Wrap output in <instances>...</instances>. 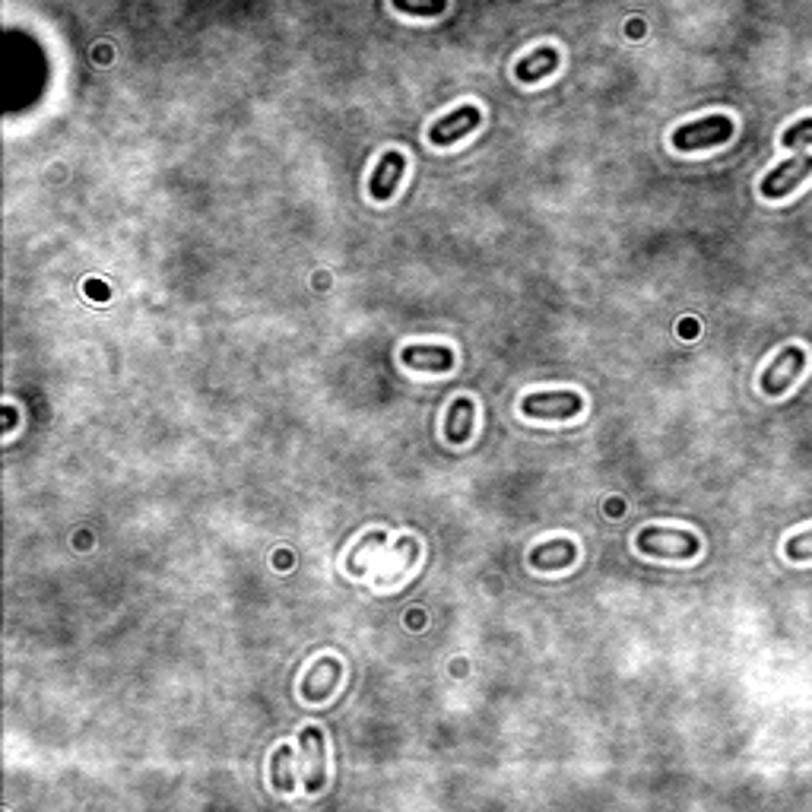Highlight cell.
<instances>
[{"mask_svg": "<svg viewBox=\"0 0 812 812\" xmlns=\"http://www.w3.org/2000/svg\"><path fill=\"white\" fill-rule=\"evenodd\" d=\"M556 70H559V51L556 48H537L530 58L518 61V67H514V77H518L521 83H540Z\"/></svg>", "mask_w": 812, "mask_h": 812, "instance_id": "7c38bea8", "label": "cell"}, {"mask_svg": "<svg viewBox=\"0 0 812 812\" xmlns=\"http://www.w3.org/2000/svg\"><path fill=\"white\" fill-rule=\"evenodd\" d=\"M86 292H89V299H96V302H99V299H102V302L108 299V286H99L96 280H89V283H86Z\"/></svg>", "mask_w": 812, "mask_h": 812, "instance_id": "d6986e66", "label": "cell"}, {"mask_svg": "<svg viewBox=\"0 0 812 812\" xmlns=\"http://www.w3.org/2000/svg\"><path fill=\"white\" fill-rule=\"evenodd\" d=\"M784 150H793V153H800L806 150V146H812V118H800L793 127H787V134H784Z\"/></svg>", "mask_w": 812, "mask_h": 812, "instance_id": "2e32d148", "label": "cell"}, {"mask_svg": "<svg viewBox=\"0 0 812 812\" xmlns=\"http://www.w3.org/2000/svg\"><path fill=\"white\" fill-rule=\"evenodd\" d=\"M575 559H578V546L571 540H549V543H540L537 549H530V565L540 571L568 568Z\"/></svg>", "mask_w": 812, "mask_h": 812, "instance_id": "8fae6325", "label": "cell"}, {"mask_svg": "<svg viewBox=\"0 0 812 812\" xmlns=\"http://www.w3.org/2000/svg\"><path fill=\"white\" fill-rule=\"evenodd\" d=\"M584 410V400L575 391H552V394H527L521 400V413L533 419H571Z\"/></svg>", "mask_w": 812, "mask_h": 812, "instance_id": "8992f818", "label": "cell"}, {"mask_svg": "<svg viewBox=\"0 0 812 812\" xmlns=\"http://www.w3.org/2000/svg\"><path fill=\"white\" fill-rule=\"evenodd\" d=\"M391 4L406 16H441L448 10V0H391Z\"/></svg>", "mask_w": 812, "mask_h": 812, "instance_id": "9a60e30c", "label": "cell"}, {"mask_svg": "<svg viewBox=\"0 0 812 812\" xmlns=\"http://www.w3.org/2000/svg\"><path fill=\"white\" fill-rule=\"evenodd\" d=\"M479 124H483V108H479V105H460L457 112L438 118L429 127V140H432V146H451L460 137H467L470 131H476Z\"/></svg>", "mask_w": 812, "mask_h": 812, "instance_id": "52a82bcc", "label": "cell"}, {"mask_svg": "<svg viewBox=\"0 0 812 812\" xmlns=\"http://www.w3.org/2000/svg\"><path fill=\"white\" fill-rule=\"evenodd\" d=\"M809 175H812V153H803V150L793 153L790 159H784L781 165H774V169L762 178V197L765 200H781L790 191H797Z\"/></svg>", "mask_w": 812, "mask_h": 812, "instance_id": "3957f363", "label": "cell"}, {"mask_svg": "<svg viewBox=\"0 0 812 812\" xmlns=\"http://www.w3.org/2000/svg\"><path fill=\"white\" fill-rule=\"evenodd\" d=\"M787 559L790 562H809L812 559V530H803V533H793L784 546Z\"/></svg>", "mask_w": 812, "mask_h": 812, "instance_id": "e0dca14e", "label": "cell"}, {"mask_svg": "<svg viewBox=\"0 0 812 812\" xmlns=\"http://www.w3.org/2000/svg\"><path fill=\"white\" fill-rule=\"evenodd\" d=\"M340 673H343V667H340V660H337V657H321V660H315V667H311V670L305 673L302 686H299L302 698H308V701H324V698H330V692H334V689H337V682H340Z\"/></svg>", "mask_w": 812, "mask_h": 812, "instance_id": "9c48e42d", "label": "cell"}, {"mask_svg": "<svg viewBox=\"0 0 812 812\" xmlns=\"http://www.w3.org/2000/svg\"><path fill=\"white\" fill-rule=\"evenodd\" d=\"M698 537L689 530H663V527H644L638 533V552L654 559H695L698 556Z\"/></svg>", "mask_w": 812, "mask_h": 812, "instance_id": "7a4b0ae2", "label": "cell"}, {"mask_svg": "<svg viewBox=\"0 0 812 812\" xmlns=\"http://www.w3.org/2000/svg\"><path fill=\"white\" fill-rule=\"evenodd\" d=\"M302 743V762H299V774L305 781V790L318 793L327 784V746H324V733L318 727H305L299 733Z\"/></svg>", "mask_w": 812, "mask_h": 812, "instance_id": "277c9868", "label": "cell"}, {"mask_svg": "<svg viewBox=\"0 0 812 812\" xmlns=\"http://www.w3.org/2000/svg\"><path fill=\"white\" fill-rule=\"evenodd\" d=\"M736 124L730 115H708L689 121L673 131V146L679 153H698V150H711V146H721L733 137Z\"/></svg>", "mask_w": 812, "mask_h": 812, "instance_id": "6da1fadb", "label": "cell"}, {"mask_svg": "<svg viewBox=\"0 0 812 812\" xmlns=\"http://www.w3.org/2000/svg\"><path fill=\"white\" fill-rule=\"evenodd\" d=\"M378 543H384V533H381V530H372V533H365V537H362V540H359V543L353 546V552H349V565L356 562V556H359V552H362L365 546H378Z\"/></svg>", "mask_w": 812, "mask_h": 812, "instance_id": "ac0fdd59", "label": "cell"}, {"mask_svg": "<svg viewBox=\"0 0 812 812\" xmlns=\"http://www.w3.org/2000/svg\"><path fill=\"white\" fill-rule=\"evenodd\" d=\"M400 362L406 368H419V372H451L454 368V353L448 346H403L400 349Z\"/></svg>", "mask_w": 812, "mask_h": 812, "instance_id": "30bf717a", "label": "cell"}, {"mask_svg": "<svg viewBox=\"0 0 812 812\" xmlns=\"http://www.w3.org/2000/svg\"><path fill=\"white\" fill-rule=\"evenodd\" d=\"M13 426H16V410H13V406H7V426H4V432H13Z\"/></svg>", "mask_w": 812, "mask_h": 812, "instance_id": "ffe728a7", "label": "cell"}, {"mask_svg": "<svg viewBox=\"0 0 812 812\" xmlns=\"http://www.w3.org/2000/svg\"><path fill=\"white\" fill-rule=\"evenodd\" d=\"M270 781L276 790H295V774H292V749L289 746H280L273 752V759H270Z\"/></svg>", "mask_w": 812, "mask_h": 812, "instance_id": "5bb4252c", "label": "cell"}, {"mask_svg": "<svg viewBox=\"0 0 812 812\" xmlns=\"http://www.w3.org/2000/svg\"><path fill=\"white\" fill-rule=\"evenodd\" d=\"M403 175H406V159H403V153H397V150L384 153L381 162L375 165L372 178H368V194H372L378 203H387V200L394 197V191H397V184H400Z\"/></svg>", "mask_w": 812, "mask_h": 812, "instance_id": "ba28073f", "label": "cell"}, {"mask_svg": "<svg viewBox=\"0 0 812 812\" xmlns=\"http://www.w3.org/2000/svg\"><path fill=\"white\" fill-rule=\"evenodd\" d=\"M641 32H644V26H641L638 20H635V23H629V35H641Z\"/></svg>", "mask_w": 812, "mask_h": 812, "instance_id": "44dd1931", "label": "cell"}, {"mask_svg": "<svg viewBox=\"0 0 812 812\" xmlns=\"http://www.w3.org/2000/svg\"><path fill=\"white\" fill-rule=\"evenodd\" d=\"M806 368V353L800 346H784L778 356H774V362L762 372L759 384H762V391L768 397H781L787 387L800 378V372Z\"/></svg>", "mask_w": 812, "mask_h": 812, "instance_id": "5b68a950", "label": "cell"}, {"mask_svg": "<svg viewBox=\"0 0 812 812\" xmlns=\"http://www.w3.org/2000/svg\"><path fill=\"white\" fill-rule=\"evenodd\" d=\"M473 419H476V406L473 400L460 397L448 406V419H445V438L451 445H464L473 432Z\"/></svg>", "mask_w": 812, "mask_h": 812, "instance_id": "4fadbf2b", "label": "cell"}]
</instances>
